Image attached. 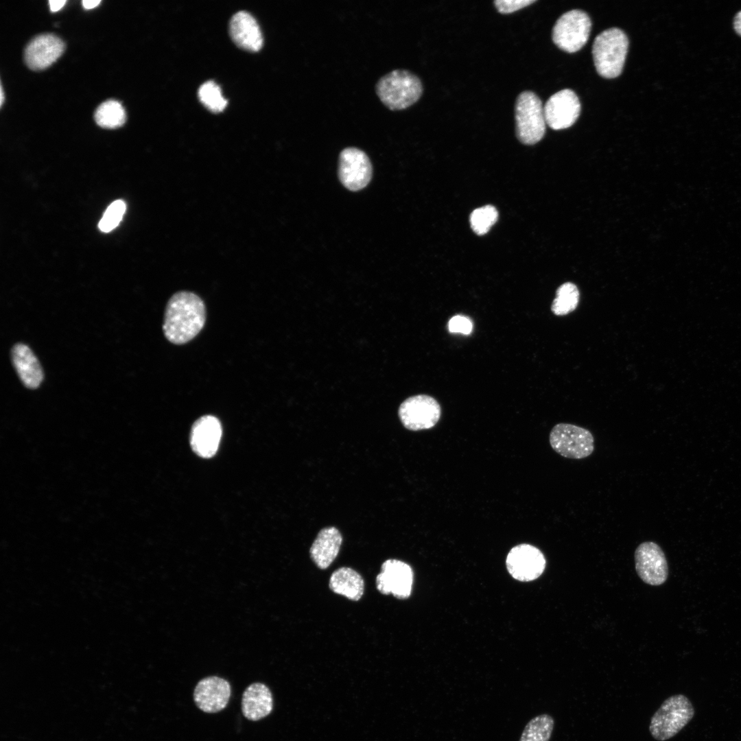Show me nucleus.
I'll return each instance as SVG.
<instances>
[{
	"mask_svg": "<svg viewBox=\"0 0 741 741\" xmlns=\"http://www.w3.org/2000/svg\"><path fill=\"white\" fill-rule=\"evenodd\" d=\"M535 1V0H497L494 1V5L499 12L509 14L524 8Z\"/></svg>",
	"mask_w": 741,
	"mask_h": 741,
	"instance_id": "nucleus-28",
	"label": "nucleus"
},
{
	"mask_svg": "<svg viewBox=\"0 0 741 741\" xmlns=\"http://www.w3.org/2000/svg\"><path fill=\"white\" fill-rule=\"evenodd\" d=\"M12 364L23 384L30 388H37L43 380V371L39 361L26 344L18 343L11 351Z\"/></svg>",
	"mask_w": 741,
	"mask_h": 741,
	"instance_id": "nucleus-18",
	"label": "nucleus"
},
{
	"mask_svg": "<svg viewBox=\"0 0 741 741\" xmlns=\"http://www.w3.org/2000/svg\"><path fill=\"white\" fill-rule=\"evenodd\" d=\"M3 99H4V97H3V88H2V86H1V106L2 104H3Z\"/></svg>",
	"mask_w": 741,
	"mask_h": 741,
	"instance_id": "nucleus-33",
	"label": "nucleus"
},
{
	"mask_svg": "<svg viewBox=\"0 0 741 741\" xmlns=\"http://www.w3.org/2000/svg\"><path fill=\"white\" fill-rule=\"evenodd\" d=\"M342 542V534L336 528L322 529L310 548L311 560L318 568L327 569L338 556Z\"/></svg>",
	"mask_w": 741,
	"mask_h": 741,
	"instance_id": "nucleus-19",
	"label": "nucleus"
},
{
	"mask_svg": "<svg viewBox=\"0 0 741 741\" xmlns=\"http://www.w3.org/2000/svg\"><path fill=\"white\" fill-rule=\"evenodd\" d=\"M65 46L53 34H40L34 38L25 49V61L32 70H42L52 64L62 55Z\"/></svg>",
	"mask_w": 741,
	"mask_h": 741,
	"instance_id": "nucleus-15",
	"label": "nucleus"
},
{
	"mask_svg": "<svg viewBox=\"0 0 741 741\" xmlns=\"http://www.w3.org/2000/svg\"><path fill=\"white\" fill-rule=\"evenodd\" d=\"M591 21L586 12L572 10L556 21L552 30V40L561 49L567 53L580 50L588 40Z\"/></svg>",
	"mask_w": 741,
	"mask_h": 741,
	"instance_id": "nucleus-7",
	"label": "nucleus"
},
{
	"mask_svg": "<svg viewBox=\"0 0 741 741\" xmlns=\"http://www.w3.org/2000/svg\"><path fill=\"white\" fill-rule=\"evenodd\" d=\"M497 217V211L491 205L476 209L470 215L471 228L479 235H484L496 222Z\"/></svg>",
	"mask_w": 741,
	"mask_h": 741,
	"instance_id": "nucleus-26",
	"label": "nucleus"
},
{
	"mask_svg": "<svg viewBox=\"0 0 741 741\" xmlns=\"http://www.w3.org/2000/svg\"><path fill=\"white\" fill-rule=\"evenodd\" d=\"M580 112L578 97L570 89H563L554 93L544 106L546 124L553 130L572 126L577 120Z\"/></svg>",
	"mask_w": 741,
	"mask_h": 741,
	"instance_id": "nucleus-13",
	"label": "nucleus"
},
{
	"mask_svg": "<svg viewBox=\"0 0 741 741\" xmlns=\"http://www.w3.org/2000/svg\"><path fill=\"white\" fill-rule=\"evenodd\" d=\"M198 95L200 102L209 110L215 113L223 110L227 104L220 86L213 81L204 82L199 87Z\"/></svg>",
	"mask_w": 741,
	"mask_h": 741,
	"instance_id": "nucleus-25",
	"label": "nucleus"
},
{
	"mask_svg": "<svg viewBox=\"0 0 741 741\" xmlns=\"http://www.w3.org/2000/svg\"><path fill=\"white\" fill-rule=\"evenodd\" d=\"M329 587L333 592L357 601L364 593V582L362 576L353 569L342 567L331 574Z\"/></svg>",
	"mask_w": 741,
	"mask_h": 741,
	"instance_id": "nucleus-21",
	"label": "nucleus"
},
{
	"mask_svg": "<svg viewBox=\"0 0 741 741\" xmlns=\"http://www.w3.org/2000/svg\"><path fill=\"white\" fill-rule=\"evenodd\" d=\"M506 565L516 580L528 582L536 580L543 572L546 561L541 551L534 545L522 543L509 551Z\"/></svg>",
	"mask_w": 741,
	"mask_h": 741,
	"instance_id": "nucleus-10",
	"label": "nucleus"
},
{
	"mask_svg": "<svg viewBox=\"0 0 741 741\" xmlns=\"http://www.w3.org/2000/svg\"><path fill=\"white\" fill-rule=\"evenodd\" d=\"M273 707L272 695L269 688L261 683H253L244 690L242 699V711L248 720H260L271 712Z\"/></svg>",
	"mask_w": 741,
	"mask_h": 741,
	"instance_id": "nucleus-20",
	"label": "nucleus"
},
{
	"mask_svg": "<svg viewBox=\"0 0 741 741\" xmlns=\"http://www.w3.org/2000/svg\"><path fill=\"white\" fill-rule=\"evenodd\" d=\"M413 577L412 569L408 564L397 559H387L376 577V587L382 594L405 599L411 594Z\"/></svg>",
	"mask_w": 741,
	"mask_h": 741,
	"instance_id": "nucleus-12",
	"label": "nucleus"
},
{
	"mask_svg": "<svg viewBox=\"0 0 741 741\" xmlns=\"http://www.w3.org/2000/svg\"><path fill=\"white\" fill-rule=\"evenodd\" d=\"M549 441L554 451L570 459L587 458L594 450V438L589 430L566 423H558L552 427Z\"/></svg>",
	"mask_w": 741,
	"mask_h": 741,
	"instance_id": "nucleus-6",
	"label": "nucleus"
},
{
	"mask_svg": "<svg viewBox=\"0 0 741 741\" xmlns=\"http://www.w3.org/2000/svg\"><path fill=\"white\" fill-rule=\"evenodd\" d=\"M231 694L229 683L223 678L210 676L201 679L193 692V699L202 711L216 713L226 707Z\"/></svg>",
	"mask_w": 741,
	"mask_h": 741,
	"instance_id": "nucleus-14",
	"label": "nucleus"
},
{
	"mask_svg": "<svg viewBox=\"0 0 741 741\" xmlns=\"http://www.w3.org/2000/svg\"><path fill=\"white\" fill-rule=\"evenodd\" d=\"M339 177L351 191L365 187L372 177V165L367 154L355 147L342 150L339 156Z\"/></svg>",
	"mask_w": 741,
	"mask_h": 741,
	"instance_id": "nucleus-11",
	"label": "nucleus"
},
{
	"mask_svg": "<svg viewBox=\"0 0 741 741\" xmlns=\"http://www.w3.org/2000/svg\"><path fill=\"white\" fill-rule=\"evenodd\" d=\"M99 3V0H84L82 1V5L85 9H92L95 8Z\"/></svg>",
	"mask_w": 741,
	"mask_h": 741,
	"instance_id": "nucleus-32",
	"label": "nucleus"
},
{
	"mask_svg": "<svg viewBox=\"0 0 741 741\" xmlns=\"http://www.w3.org/2000/svg\"><path fill=\"white\" fill-rule=\"evenodd\" d=\"M580 298L577 286L571 282L560 285L556 292L551 310L556 316H564L576 309Z\"/></svg>",
	"mask_w": 741,
	"mask_h": 741,
	"instance_id": "nucleus-24",
	"label": "nucleus"
},
{
	"mask_svg": "<svg viewBox=\"0 0 741 741\" xmlns=\"http://www.w3.org/2000/svg\"><path fill=\"white\" fill-rule=\"evenodd\" d=\"M126 211L125 202L121 200L111 203L103 215L99 228L103 232H110L120 222Z\"/></svg>",
	"mask_w": 741,
	"mask_h": 741,
	"instance_id": "nucleus-27",
	"label": "nucleus"
},
{
	"mask_svg": "<svg viewBox=\"0 0 741 741\" xmlns=\"http://www.w3.org/2000/svg\"><path fill=\"white\" fill-rule=\"evenodd\" d=\"M382 103L391 110H402L416 102L423 93L419 78L403 69H394L381 76L375 84Z\"/></svg>",
	"mask_w": 741,
	"mask_h": 741,
	"instance_id": "nucleus-2",
	"label": "nucleus"
},
{
	"mask_svg": "<svg viewBox=\"0 0 741 741\" xmlns=\"http://www.w3.org/2000/svg\"><path fill=\"white\" fill-rule=\"evenodd\" d=\"M65 0H50L49 1V8L51 12H57L60 10L65 4Z\"/></svg>",
	"mask_w": 741,
	"mask_h": 741,
	"instance_id": "nucleus-31",
	"label": "nucleus"
},
{
	"mask_svg": "<svg viewBox=\"0 0 741 741\" xmlns=\"http://www.w3.org/2000/svg\"><path fill=\"white\" fill-rule=\"evenodd\" d=\"M448 329L451 333H461L468 335L472 331L473 322L468 317L456 315L449 320Z\"/></svg>",
	"mask_w": 741,
	"mask_h": 741,
	"instance_id": "nucleus-29",
	"label": "nucleus"
},
{
	"mask_svg": "<svg viewBox=\"0 0 741 741\" xmlns=\"http://www.w3.org/2000/svg\"><path fill=\"white\" fill-rule=\"evenodd\" d=\"M554 726V720L550 715L536 716L526 725L519 741H549Z\"/></svg>",
	"mask_w": 741,
	"mask_h": 741,
	"instance_id": "nucleus-23",
	"label": "nucleus"
},
{
	"mask_svg": "<svg viewBox=\"0 0 741 741\" xmlns=\"http://www.w3.org/2000/svg\"><path fill=\"white\" fill-rule=\"evenodd\" d=\"M230 35L240 47L255 51L263 45V36L256 19L248 12L241 10L233 15L229 23Z\"/></svg>",
	"mask_w": 741,
	"mask_h": 741,
	"instance_id": "nucleus-17",
	"label": "nucleus"
},
{
	"mask_svg": "<svg viewBox=\"0 0 741 741\" xmlns=\"http://www.w3.org/2000/svg\"><path fill=\"white\" fill-rule=\"evenodd\" d=\"M206 307L196 294L182 291L169 299L164 315L163 331L168 341L185 344L194 338L206 321Z\"/></svg>",
	"mask_w": 741,
	"mask_h": 741,
	"instance_id": "nucleus-1",
	"label": "nucleus"
},
{
	"mask_svg": "<svg viewBox=\"0 0 741 741\" xmlns=\"http://www.w3.org/2000/svg\"><path fill=\"white\" fill-rule=\"evenodd\" d=\"M222 432L221 423L215 416H201L191 427L190 445L192 449L204 458L213 456L218 449Z\"/></svg>",
	"mask_w": 741,
	"mask_h": 741,
	"instance_id": "nucleus-16",
	"label": "nucleus"
},
{
	"mask_svg": "<svg viewBox=\"0 0 741 741\" xmlns=\"http://www.w3.org/2000/svg\"><path fill=\"white\" fill-rule=\"evenodd\" d=\"M634 556L636 572L644 583L658 586L666 581L668 563L659 545L652 541L643 542L636 548Z\"/></svg>",
	"mask_w": 741,
	"mask_h": 741,
	"instance_id": "nucleus-9",
	"label": "nucleus"
},
{
	"mask_svg": "<svg viewBox=\"0 0 741 741\" xmlns=\"http://www.w3.org/2000/svg\"><path fill=\"white\" fill-rule=\"evenodd\" d=\"M94 118L97 124L102 128H116L125 123L126 114L119 102L108 99L97 108Z\"/></svg>",
	"mask_w": 741,
	"mask_h": 741,
	"instance_id": "nucleus-22",
	"label": "nucleus"
},
{
	"mask_svg": "<svg viewBox=\"0 0 741 741\" xmlns=\"http://www.w3.org/2000/svg\"><path fill=\"white\" fill-rule=\"evenodd\" d=\"M399 416L403 426L412 431L427 430L438 421L441 408L438 401L426 395L406 399L399 406Z\"/></svg>",
	"mask_w": 741,
	"mask_h": 741,
	"instance_id": "nucleus-8",
	"label": "nucleus"
},
{
	"mask_svg": "<svg viewBox=\"0 0 741 741\" xmlns=\"http://www.w3.org/2000/svg\"><path fill=\"white\" fill-rule=\"evenodd\" d=\"M516 135L524 144L539 142L545 132L544 106L539 97L532 91L521 93L515 104Z\"/></svg>",
	"mask_w": 741,
	"mask_h": 741,
	"instance_id": "nucleus-5",
	"label": "nucleus"
},
{
	"mask_svg": "<svg viewBox=\"0 0 741 741\" xmlns=\"http://www.w3.org/2000/svg\"><path fill=\"white\" fill-rule=\"evenodd\" d=\"M694 708L683 694L666 698L651 717L649 731L658 741L668 740L680 732L693 718Z\"/></svg>",
	"mask_w": 741,
	"mask_h": 741,
	"instance_id": "nucleus-4",
	"label": "nucleus"
},
{
	"mask_svg": "<svg viewBox=\"0 0 741 741\" xmlns=\"http://www.w3.org/2000/svg\"><path fill=\"white\" fill-rule=\"evenodd\" d=\"M628 47L624 32L615 27L598 34L593 43L594 64L600 75L605 78L618 77L622 71Z\"/></svg>",
	"mask_w": 741,
	"mask_h": 741,
	"instance_id": "nucleus-3",
	"label": "nucleus"
},
{
	"mask_svg": "<svg viewBox=\"0 0 741 741\" xmlns=\"http://www.w3.org/2000/svg\"><path fill=\"white\" fill-rule=\"evenodd\" d=\"M733 26L737 34L741 36V10L736 14L733 18Z\"/></svg>",
	"mask_w": 741,
	"mask_h": 741,
	"instance_id": "nucleus-30",
	"label": "nucleus"
}]
</instances>
